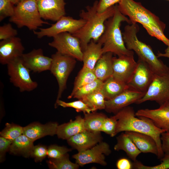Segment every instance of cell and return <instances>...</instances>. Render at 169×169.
Instances as JSON below:
<instances>
[{
	"label": "cell",
	"instance_id": "obj_1",
	"mask_svg": "<svg viewBox=\"0 0 169 169\" xmlns=\"http://www.w3.org/2000/svg\"><path fill=\"white\" fill-rule=\"evenodd\" d=\"M133 108L128 106L117 112L114 115L117 120L115 136L119 133L132 131L148 135L152 137L157 144L158 158L161 159L164 153L162 149L161 134L165 132L155 125L149 119L143 116L136 117Z\"/></svg>",
	"mask_w": 169,
	"mask_h": 169
},
{
	"label": "cell",
	"instance_id": "obj_2",
	"mask_svg": "<svg viewBox=\"0 0 169 169\" xmlns=\"http://www.w3.org/2000/svg\"><path fill=\"white\" fill-rule=\"evenodd\" d=\"M98 1H95L92 6H87L86 10H82L79 15L86 23L78 31L73 34L79 40L83 52L91 40L97 42L105 30L106 20L113 16L115 11V5L103 13L97 11Z\"/></svg>",
	"mask_w": 169,
	"mask_h": 169
},
{
	"label": "cell",
	"instance_id": "obj_3",
	"mask_svg": "<svg viewBox=\"0 0 169 169\" xmlns=\"http://www.w3.org/2000/svg\"><path fill=\"white\" fill-rule=\"evenodd\" d=\"M124 22L131 24L129 18L120 11L118 4H116L114 14L105 22L104 31L97 42L102 45L103 54L110 52L118 56L134 54L133 51L127 48L123 40L120 27Z\"/></svg>",
	"mask_w": 169,
	"mask_h": 169
},
{
	"label": "cell",
	"instance_id": "obj_4",
	"mask_svg": "<svg viewBox=\"0 0 169 169\" xmlns=\"http://www.w3.org/2000/svg\"><path fill=\"white\" fill-rule=\"evenodd\" d=\"M139 29L137 23L128 24L125 27L122 33L126 47L134 51L138 58L146 62L155 74H169V67L155 55L150 46L138 38L137 34Z\"/></svg>",
	"mask_w": 169,
	"mask_h": 169
},
{
	"label": "cell",
	"instance_id": "obj_5",
	"mask_svg": "<svg viewBox=\"0 0 169 169\" xmlns=\"http://www.w3.org/2000/svg\"><path fill=\"white\" fill-rule=\"evenodd\" d=\"M16 5L14 14L10 18L9 21L15 24L18 28L26 27L33 31L43 24H50L42 19L36 0H23Z\"/></svg>",
	"mask_w": 169,
	"mask_h": 169
},
{
	"label": "cell",
	"instance_id": "obj_6",
	"mask_svg": "<svg viewBox=\"0 0 169 169\" xmlns=\"http://www.w3.org/2000/svg\"><path fill=\"white\" fill-rule=\"evenodd\" d=\"M118 8L121 13L129 17L131 24L139 23L142 25H152L164 32L165 24L141 3L134 0H121Z\"/></svg>",
	"mask_w": 169,
	"mask_h": 169
},
{
	"label": "cell",
	"instance_id": "obj_7",
	"mask_svg": "<svg viewBox=\"0 0 169 169\" xmlns=\"http://www.w3.org/2000/svg\"><path fill=\"white\" fill-rule=\"evenodd\" d=\"M51 58L52 62L50 71L55 77L58 85L56 100L57 101L61 97L63 92L66 88L68 78L76 62L75 59L58 52L53 54Z\"/></svg>",
	"mask_w": 169,
	"mask_h": 169
},
{
	"label": "cell",
	"instance_id": "obj_8",
	"mask_svg": "<svg viewBox=\"0 0 169 169\" xmlns=\"http://www.w3.org/2000/svg\"><path fill=\"white\" fill-rule=\"evenodd\" d=\"M7 65L10 82L20 92H30L37 88V83L32 79L30 71L24 65L21 57L14 59Z\"/></svg>",
	"mask_w": 169,
	"mask_h": 169
},
{
	"label": "cell",
	"instance_id": "obj_9",
	"mask_svg": "<svg viewBox=\"0 0 169 169\" xmlns=\"http://www.w3.org/2000/svg\"><path fill=\"white\" fill-rule=\"evenodd\" d=\"M147 101H154L160 106L169 101V74H155L153 79L143 96L136 103H142Z\"/></svg>",
	"mask_w": 169,
	"mask_h": 169
},
{
	"label": "cell",
	"instance_id": "obj_10",
	"mask_svg": "<svg viewBox=\"0 0 169 169\" xmlns=\"http://www.w3.org/2000/svg\"><path fill=\"white\" fill-rule=\"evenodd\" d=\"M49 45L54 48L57 52L82 61L83 52L79 39L68 32L59 33L53 37Z\"/></svg>",
	"mask_w": 169,
	"mask_h": 169
},
{
	"label": "cell",
	"instance_id": "obj_11",
	"mask_svg": "<svg viewBox=\"0 0 169 169\" xmlns=\"http://www.w3.org/2000/svg\"><path fill=\"white\" fill-rule=\"evenodd\" d=\"M85 21L82 18L75 19L70 16H64L51 26L46 28H39V31H33L38 38L44 36L53 37L62 33L68 32L72 34L76 33L85 24Z\"/></svg>",
	"mask_w": 169,
	"mask_h": 169
},
{
	"label": "cell",
	"instance_id": "obj_12",
	"mask_svg": "<svg viewBox=\"0 0 169 169\" xmlns=\"http://www.w3.org/2000/svg\"><path fill=\"white\" fill-rule=\"evenodd\" d=\"M111 153L109 145L102 141L90 148L78 152L72 157L75 159V163L80 166L92 163L105 166L107 165L105 156L109 155Z\"/></svg>",
	"mask_w": 169,
	"mask_h": 169
},
{
	"label": "cell",
	"instance_id": "obj_13",
	"mask_svg": "<svg viewBox=\"0 0 169 169\" xmlns=\"http://www.w3.org/2000/svg\"><path fill=\"white\" fill-rule=\"evenodd\" d=\"M137 62L136 70L127 84L129 89L146 93L155 74L145 62L138 58Z\"/></svg>",
	"mask_w": 169,
	"mask_h": 169
},
{
	"label": "cell",
	"instance_id": "obj_14",
	"mask_svg": "<svg viewBox=\"0 0 169 169\" xmlns=\"http://www.w3.org/2000/svg\"><path fill=\"white\" fill-rule=\"evenodd\" d=\"M137 65L134 54L123 55L113 59L112 76L116 79L128 84Z\"/></svg>",
	"mask_w": 169,
	"mask_h": 169
},
{
	"label": "cell",
	"instance_id": "obj_15",
	"mask_svg": "<svg viewBox=\"0 0 169 169\" xmlns=\"http://www.w3.org/2000/svg\"><path fill=\"white\" fill-rule=\"evenodd\" d=\"M145 93L129 88L114 98L106 100L105 110L109 113L115 114L130 105L136 103Z\"/></svg>",
	"mask_w": 169,
	"mask_h": 169
},
{
	"label": "cell",
	"instance_id": "obj_16",
	"mask_svg": "<svg viewBox=\"0 0 169 169\" xmlns=\"http://www.w3.org/2000/svg\"><path fill=\"white\" fill-rule=\"evenodd\" d=\"M21 57L24 64L30 71L39 73L50 70L52 58L44 56L41 49H33L28 53L23 54Z\"/></svg>",
	"mask_w": 169,
	"mask_h": 169
},
{
	"label": "cell",
	"instance_id": "obj_17",
	"mask_svg": "<svg viewBox=\"0 0 169 169\" xmlns=\"http://www.w3.org/2000/svg\"><path fill=\"white\" fill-rule=\"evenodd\" d=\"M38 9L42 19L57 22L65 16L64 0H36Z\"/></svg>",
	"mask_w": 169,
	"mask_h": 169
},
{
	"label": "cell",
	"instance_id": "obj_18",
	"mask_svg": "<svg viewBox=\"0 0 169 169\" xmlns=\"http://www.w3.org/2000/svg\"><path fill=\"white\" fill-rule=\"evenodd\" d=\"M24 48L21 39L16 36L0 42V63L7 65L14 59L21 57Z\"/></svg>",
	"mask_w": 169,
	"mask_h": 169
},
{
	"label": "cell",
	"instance_id": "obj_19",
	"mask_svg": "<svg viewBox=\"0 0 169 169\" xmlns=\"http://www.w3.org/2000/svg\"><path fill=\"white\" fill-rule=\"evenodd\" d=\"M135 114L149 119L157 127L169 132V105L166 104L155 109H140Z\"/></svg>",
	"mask_w": 169,
	"mask_h": 169
},
{
	"label": "cell",
	"instance_id": "obj_20",
	"mask_svg": "<svg viewBox=\"0 0 169 169\" xmlns=\"http://www.w3.org/2000/svg\"><path fill=\"white\" fill-rule=\"evenodd\" d=\"M100 132H93L87 130L78 133L67 140L69 145L78 152L85 150L102 141Z\"/></svg>",
	"mask_w": 169,
	"mask_h": 169
},
{
	"label": "cell",
	"instance_id": "obj_21",
	"mask_svg": "<svg viewBox=\"0 0 169 169\" xmlns=\"http://www.w3.org/2000/svg\"><path fill=\"white\" fill-rule=\"evenodd\" d=\"M58 124L50 122L45 124L33 122L23 127V134L33 141L47 136L56 135Z\"/></svg>",
	"mask_w": 169,
	"mask_h": 169
},
{
	"label": "cell",
	"instance_id": "obj_22",
	"mask_svg": "<svg viewBox=\"0 0 169 169\" xmlns=\"http://www.w3.org/2000/svg\"><path fill=\"white\" fill-rule=\"evenodd\" d=\"M125 132L141 153H151L158 156V152L157 144L152 137L134 131Z\"/></svg>",
	"mask_w": 169,
	"mask_h": 169
},
{
	"label": "cell",
	"instance_id": "obj_23",
	"mask_svg": "<svg viewBox=\"0 0 169 169\" xmlns=\"http://www.w3.org/2000/svg\"><path fill=\"white\" fill-rule=\"evenodd\" d=\"M85 130L84 118L79 115L74 120H70L67 123L58 125L56 135L59 138L67 140Z\"/></svg>",
	"mask_w": 169,
	"mask_h": 169
},
{
	"label": "cell",
	"instance_id": "obj_24",
	"mask_svg": "<svg viewBox=\"0 0 169 169\" xmlns=\"http://www.w3.org/2000/svg\"><path fill=\"white\" fill-rule=\"evenodd\" d=\"M113 54L110 52L103 54L93 69L97 78L103 82L112 76Z\"/></svg>",
	"mask_w": 169,
	"mask_h": 169
},
{
	"label": "cell",
	"instance_id": "obj_25",
	"mask_svg": "<svg viewBox=\"0 0 169 169\" xmlns=\"http://www.w3.org/2000/svg\"><path fill=\"white\" fill-rule=\"evenodd\" d=\"M102 45L91 40L83 52V67L93 70L99 59L103 54Z\"/></svg>",
	"mask_w": 169,
	"mask_h": 169
},
{
	"label": "cell",
	"instance_id": "obj_26",
	"mask_svg": "<svg viewBox=\"0 0 169 169\" xmlns=\"http://www.w3.org/2000/svg\"><path fill=\"white\" fill-rule=\"evenodd\" d=\"M116 139V143L114 147V150L123 151L134 162L136 161L137 156L141 152L125 132L121 133Z\"/></svg>",
	"mask_w": 169,
	"mask_h": 169
},
{
	"label": "cell",
	"instance_id": "obj_27",
	"mask_svg": "<svg viewBox=\"0 0 169 169\" xmlns=\"http://www.w3.org/2000/svg\"><path fill=\"white\" fill-rule=\"evenodd\" d=\"M33 142L23 134L12 141L9 151L13 154L28 158L31 156L34 146Z\"/></svg>",
	"mask_w": 169,
	"mask_h": 169
},
{
	"label": "cell",
	"instance_id": "obj_28",
	"mask_svg": "<svg viewBox=\"0 0 169 169\" xmlns=\"http://www.w3.org/2000/svg\"><path fill=\"white\" fill-rule=\"evenodd\" d=\"M129 88L127 84L119 81L112 76L104 82L101 90L105 100L112 99Z\"/></svg>",
	"mask_w": 169,
	"mask_h": 169
},
{
	"label": "cell",
	"instance_id": "obj_29",
	"mask_svg": "<svg viewBox=\"0 0 169 169\" xmlns=\"http://www.w3.org/2000/svg\"><path fill=\"white\" fill-rule=\"evenodd\" d=\"M107 117L103 113L95 112L84 114L83 118L85 129L93 132H101L103 122Z\"/></svg>",
	"mask_w": 169,
	"mask_h": 169
},
{
	"label": "cell",
	"instance_id": "obj_30",
	"mask_svg": "<svg viewBox=\"0 0 169 169\" xmlns=\"http://www.w3.org/2000/svg\"><path fill=\"white\" fill-rule=\"evenodd\" d=\"M96 79L93 70L83 66L75 79L73 90L68 98H72L73 95L79 88Z\"/></svg>",
	"mask_w": 169,
	"mask_h": 169
},
{
	"label": "cell",
	"instance_id": "obj_31",
	"mask_svg": "<svg viewBox=\"0 0 169 169\" xmlns=\"http://www.w3.org/2000/svg\"><path fill=\"white\" fill-rule=\"evenodd\" d=\"M80 100L87 105L92 112L105 109L106 100L101 90L86 95Z\"/></svg>",
	"mask_w": 169,
	"mask_h": 169
},
{
	"label": "cell",
	"instance_id": "obj_32",
	"mask_svg": "<svg viewBox=\"0 0 169 169\" xmlns=\"http://www.w3.org/2000/svg\"><path fill=\"white\" fill-rule=\"evenodd\" d=\"M104 82L96 79L79 88L74 94L72 98L80 100L88 95L100 91L102 87Z\"/></svg>",
	"mask_w": 169,
	"mask_h": 169
},
{
	"label": "cell",
	"instance_id": "obj_33",
	"mask_svg": "<svg viewBox=\"0 0 169 169\" xmlns=\"http://www.w3.org/2000/svg\"><path fill=\"white\" fill-rule=\"evenodd\" d=\"M47 162L49 168L52 169H78L80 166L70 161L68 153L58 159H49Z\"/></svg>",
	"mask_w": 169,
	"mask_h": 169
},
{
	"label": "cell",
	"instance_id": "obj_34",
	"mask_svg": "<svg viewBox=\"0 0 169 169\" xmlns=\"http://www.w3.org/2000/svg\"><path fill=\"white\" fill-rule=\"evenodd\" d=\"M23 127L14 124L7 123L0 132V136L13 141L23 134Z\"/></svg>",
	"mask_w": 169,
	"mask_h": 169
},
{
	"label": "cell",
	"instance_id": "obj_35",
	"mask_svg": "<svg viewBox=\"0 0 169 169\" xmlns=\"http://www.w3.org/2000/svg\"><path fill=\"white\" fill-rule=\"evenodd\" d=\"M59 106L64 108H72L74 109L76 112H82L84 114L92 112L87 105L80 100L69 102H66L59 100L56 101L54 107L56 108Z\"/></svg>",
	"mask_w": 169,
	"mask_h": 169
},
{
	"label": "cell",
	"instance_id": "obj_36",
	"mask_svg": "<svg viewBox=\"0 0 169 169\" xmlns=\"http://www.w3.org/2000/svg\"><path fill=\"white\" fill-rule=\"evenodd\" d=\"M161 163L158 165L148 166L145 165L137 160L134 162L133 166L137 169H169V154H164L161 159Z\"/></svg>",
	"mask_w": 169,
	"mask_h": 169
},
{
	"label": "cell",
	"instance_id": "obj_37",
	"mask_svg": "<svg viewBox=\"0 0 169 169\" xmlns=\"http://www.w3.org/2000/svg\"><path fill=\"white\" fill-rule=\"evenodd\" d=\"M71 151V149L64 146L53 145L48 148L47 156L49 159L59 158Z\"/></svg>",
	"mask_w": 169,
	"mask_h": 169
},
{
	"label": "cell",
	"instance_id": "obj_38",
	"mask_svg": "<svg viewBox=\"0 0 169 169\" xmlns=\"http://www.w3.org/2000/svg\"><path fill=\"white\" fill-rule=\"evenodd\" d=\"M14 4L9 0H0V21L12 17L14 12Z\"/></svg>",
	"mask_w": 169,
	"mask_h": 169
},
{
	"label": "cell",
	"instance_id": "obj_39",
	"mask_svg": "<svg viewBox=\"0 0 169 169\" xmlns=\"http://www.w3.org/2000/svg\"><path fill=\"white\" fill-rule=\"evenodd\" d=\"M117 124V120L113 116L107 117L105 120L101 129V132L109 135L111 137L115 136V132Z\"/></svg>",
	"mask_w": 169,
	"mask_h": 169
},
{
	"label": "cell",
	"instance_id": "obj_40",
	"mask_svg": "<svg viewBox=\"0 0 169 169\" xmlns=\"http://www.w3.org/2000/svg\"><path fill=\"white\" fill-rule=\"evenodd\" d=\"M142 26L150 35L162 41L167 46H169V39L164 34V32L152 25H143Z\"/></svg>",
	"mask_w": 169,
	"mask_h": 169
},
{
	"label": "cell",
	"instance_id": "obj_41",
	"mask_svg": "<svg viewBox=\"0 0 169 169\" xmlns=\"http://www.w3.org/2000/svg\"><path fill=\"white\" fill-rule=\"evenodd\" d=\"M17 30L14 28L10 23L5 24L0 27V40H5L16 37Z\"/></svg>",
	"mask_w": 169,
	"mask_h": 169
},
{
	"label": "cell",
	"instance_id": "obj_42",
	"mask_svg": "<svg viewBox=\"0 0 169 169\" xmlns=\"http://www.w3.org/2000/svg\"><path fill=\"white\" fill-rule=\"evenodd\" d=\"M48 148L44 145H38L34 146L31 156L35 162L41 161L47 156Z\"/></svg>",
	"mask_w": 169,
	"mask_h": 169
},
{
	"label": "cell",
	"instance_id": "obj_43",
	"mask_svg": "<svg viewBox=\"0 0 169 169\" xmlns=\"http://www.w3.org/2000/svg\"><path fill=\"white\" fill-rule=\"evenodd\" d=\"M12 141L0 136V161L1 162L4 160L6 153V152L9 150Z\"/></svg>",
	"mask_w": 169,
	"mask_h": 169
},
{
	"label": "cell",
	"instance_id": "obj_44",
	"mask_svg": "<svg viewBox=\"0 0 169 169\" xmlns=\"http://www.w3.org/2000/svg\"><path fill=\"white\" fill-rule=\"evenodd\" d=\"M121 0H100L97 6V11L101 13L110 7L119 4Z\"/></svg>",
	"mask_w": 169,
	"mask_h": 169
},
{
	"label": "cell",
	"instance_id": "obj_45",
	"mask_svg": "<svg viewBox=\"0 0 169 169\" xmlns=\"http://www.w3.org/2000/svg\"><path fill=\"white\" fill-rule=\"evenodd\" d=\"M162 149L164 154H169V132H164L161 136Z\"/></svg>",
	"mask_w": 169,
	"mask_h": 169
},
{
	"label": "cell",
	"instance_id": "obj_46",
	"mask_svg": "<svg viewBox=\"0 0 169 169\" xmlns=\"http://www.w3.org/2000/svg\"><path fill=\"white\" fill-rule=\"evenodd\" d=\"M116 166L118 169H131L132 168V165L131 161L128 159L124 158L118 160Z\"/></svg>",
	"mask_w": 169,
	"mask_h": 169
},
{
	"label": "cell",
	"instance_id": "obj_47",
	"mask_svg": "<svg viewBox=\"0 0 169 169\" xmlns=\"http://www.w3.org/2000/svg\"><path fill=\"white\" fill-rule=\"evenodd\" d=\"M156 56L158 58L163 57L169 59V46H167V48L165 50V52L164 53L158 52Z\"/></svg>",
	"mask_w": 169,
	"mask_h": 169
},
{
	"label": "cell",
	"instance_id": "obj_48",
	"mask_svg": "<svg viewBox=\"0 0 169 169\" xmlns=\"http://www.w3.org/2000/svg\"><path fill=\"white\" fill-rule=\"evenodd\" d=\"M14 5L17 4L20 2L24 0H9Z\"/></svg>",
	"mask_w": 169,
	"mask_h": 169
},
{
	"label": "cell",
	"instance_id": "obj_49",
	"mask_svg": "<svg viewBox=\"0 0 169 169\" xmlns=\"http://www.w3.org/2000/svg\"><path fill=\"white\" fill-rule=\"evenodd\" d=\"M166 104L169 105V101Z\"/></svg>",
	"mask_w": 169,
	"mask_h": 169
},
{
	"label": "cell",
	"instance_id": "obj_50",
	"mask_svg": "<svg viewBox=\"0 0 169 169\" xmlns=\"http://www.w3.org/2000/svg\"><path fill=\"white\" fill-rule=\"evenodd\" d=\"M167 0V1H169V0Z\"/></svg>",
	"mask_w": 169,
	"mask_h": 169
}]
</instances>
